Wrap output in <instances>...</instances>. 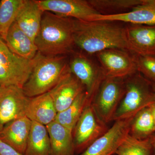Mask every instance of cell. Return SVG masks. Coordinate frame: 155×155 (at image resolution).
I'll return each instance as SVG.
<instances>
[{"instance_id":"9","label":"cell","mask_w":155,"mask_h":155,"mask_svg":"<svg viewBox=\"0 0 155 155\" xmlns=\"http://www.w3.org/2000/svg\"><path fill=\"white\" fill-rule=\"evenodd\" d=\"M96 54L106 77L125 78L138 72L135 55L126 50L108 49Z\"/></svg>"},{"instance_id":"28","label":"cell","mask_w":155,"mask_h":155,"mask_svg":"<svg viewBox=\"0 0 155 155\" xmlns=\"http://www.w3.org/2000/svg\"><path fill=\"white\" fill-rule=\"evenodd\" d=\"M0 155H24L0 140Z\"/></svg>"},{"instance_id":"29","label":"cell","mask_w":155,"mask_h":155,"mask_svg":"<svg viewBox=\"0 0 155 155\" xmlns=\"http://www.w3.org/2000/svg\"><path fill=\"white\" fill-rule=\"evenodd\" d=\"M149 107L151 113L152 115L155 126V103L152 104Z\"/></svg>"},{"instance_id":"10","label":"cell","mask_w":155,"mask_h":155,"mask_svg":"<svg viewBox=\"0 0 155 155\" xmlns=\"http://www.w3.org/2000/svg\"><path fill=\"white\" fill-rule=\"evenodd\" d=\"M44 12L84 21H94L101 15L85 0H38Z\"/></svg>"},{"instance_id":"22","label":"cell","mask_w":155,"mask_h":155,"mask_svg":"<svg viewBox=\"0 0 155 155\" xmlns=\"http://www.w3.org/2000/svg\"><path fill=\"white\" fill-rule=\"evenodd\" d=\"M90 104L91 103L85 91L77 97L69 107L58 113L55 121L72 132L84 109Z\"/></svg>"},{"instance_id":"11","label":"cell","mask_w":155,"mask_h":155,"mask_svg":"<svg viewBox=\"0 0 155 155\" xmlns=\"http://www.w3.org/2000/svg\"><path fill=\"white\" fill-rule=\"evenodd\" d=\"M29 99L22 88L0 86V132L9 122L25 116Z\"/></svg>"},{"instance_id":"26","label":"cell","mask_w":155,"mask_h":155,"mask_svg":"<svg viewBox=\"0 0 155 155\" xmlns=\"http://www.w3.org/2000/svg\"><path fill=\"white\" fill-rule=\"evenodd\" d=\"M94 8L101 12H117L116 14L126 13V11L141 4L143 0H90L88 1ZM109 14V15H110Z\"/></svg>"},{"instance_id":"14","label":"cell","mask_w":155,"mask_h":155,"mask_svg":"<svg viewBox=\"0 0 155 155\" xmlns=\"http://www.w3.org/2000/svg\"><path fill=\"white\" fill-rule=\"evenodd\" d=\"M85 91L80 81L70 71L48 92L58 113L69 107Z\"/></svg>"},{"instance_id":"8","label":"cell","mask_w":155,"mask_h":155,"mask_svg":"<svg viewBox=\"0 0 155 155\" xmlns=\"http://www.w3.org/2000/svg\"><path fill=\"white\" fill-rule=\"evenodd\" d=\"M72 54L69 62V69L84 87L89 100L92 103L105 76L101 66L85 55L74 52Z\"/></svg>"},{"instance_id":"23","label":"cell","mask_w":155,"mask_h":155,"mask_svg":"<svg viewBox=\"0 0 155 155\" xmlns=\"http://www.w3.org/2000/svg\"><path fill=\"white\" fill-rule=\"evenodd\" d=\"M155 132L154 122L149 107L143 108L132 118L129 133L132 137L146 139Z\"/></svg>"},{"instance_id":"4","label":"cell","mask_w":155,"mask_h":155,"mask_svg":"<svg viewBox=\"0 0 155 155\" xmlns=\"http://www.w3.org/2000/svg\"><path fill=\"white\" fill-rule=\"evenodd\" d=\"M155 103L152 83L137 72L125 78V93L113 121L132 118L143 108Z\"/></svg>"},{"instance_id":"1","label":"cell","mask_w":155,"mask_h":155,"mask_svg":"<svg viewBox=\"0 0 155 155\" xmlns=\"http://www.w3.org/2000/svg\"><path fill=\"white\" fill-rule=\"evenodd\" d=\"M73 29L75 46L89 54L111 48L129 51L125 28L114 22L73 19Z\"/></svg>"},{"instance_id":"16","label":"cell","mask_w":155,"mask_h":155,"mask_svg":"<svg viewBox=\"0 0 155 155\" xmlns=\"http://www.w3.org/2000/svg\"><path fill=\"white\" fill-rule=\"evenodd\" d=\"M31 123L25 116L14 119L0 132V140L24 155Z\"/></svg>"},{"instance_id":"19","label":"cell","mask_w":155,"mask_h":155,"mask_svg":"<svg viewBox=\"0 0 155 155\" xmlns=\"http://www.w3.org/2000/svg\"><path fill=\"white\" fill-rule=\"evenodd\" d=\"M11 51L22 58L32 60L38 52L33 41L14 22L11 25L5 40Z\"/></svg>"},{"instance_id":"33","label":"cell","mask_w":155,"mask_h":155,"mask_svg":"<svg viewBox=\"0 0 155 155\" xmlns=\"http://www.w3.org/2000/svg\"><path fill=\"white\" fill-rule=\"evenodd\" d=\"M0 86H1V85H0Z\"/></svg>"},{"instance_id":"18","label":"cell","mask_w":155,"mask_h":155,"mask_svg":"<svg viewBox=\"0 0 155 155\" xmlns=\"http://www.w3.org/2000/svg\"><path fill=\"white\" fill-rule=\"evenodd\" d=\"M44 12L37 0H25L15 20L20 29L33 41L39 31Z\"/></svg>"},{"instance_id":"21","label":"cell","mask_w":155,"mask_h":155,"mask_svg":"<svg viewBox=\"0 0 155 155\" xmlns=\"http://www.w3.org/2000/svg\"><path fill=\"white\" fill-rule=\"evenodd\" d=\"M49 135L46 126L32 121L24 155H50Z\"/></svg>"},{"instance_id":"12","label":"cell","mask_w":155,"mask_h":155,"mask_svg":"<svg viewBox=\"0 0 155 155\" xmlns=\"http://www.w3.org/2000/svg\"><path fill=\"white\" fill-rule=\"evenodd\" d=\"M133 118V117H132ZM132 118L115 121L105 134L79 155H113L129 134Z\"/></svg>"},{"instance_id":"27","label":"cell","mask_w":155,"mask_h":155,"mask_svg":"<svg viewBox=\"0 0 155 155\" xmlns=\"http://www.w3.org/2000/svg\"><path fill=\"white\" fill-rule=\"evenodd\" d=\"M137 72L150 81L155 82V56L135 54Z\"/></svg>"},{"instance_id":"31","label":"cell","mask_w":155,"mask_h":155,"mask_svg":"<svg viewBox=\"0 0 155 155\" xmlns=\"http://www.w3.org/2000/svg\"><path fill=\"white\" fill-rule=\"evenodd\" d=\"M152 87L153 91L155 94V82L154 83H152Z\"/></svg>"},{"instance_id":"17","label":"cell","mask_w":155,"mask_h":155,"mask_svg":"<svg viewBox=\"0 0 155 155\" xmlns=\"http://www.w3.org/2000/svg\"><path fill=\"white\" fill-rule=\"evenodd\" d=\"M58 113L52 98L47 92L29 98L25 116L31 121L47 126L55 121Z\"/></svg>"},{"instance_id":"25","label":"cell","mask_w":155,"mask_h":155,"mask_svg":"<svg viewBox=\"0 0 155 155\" xmlns=\"http://www.w3.org/2000/svg\"><path fill=\"white\" fill-rule=\"evenodd\" d=\"M116 155H155L150 138L137 139L128 134L116 150Z\"/></svg>"},{"instance_id":"2","label":"cell","mask_w":155,"mask_h":155,"mask_svg":"<svg viewBox=\"0 0 155 155\" xmlns=\"http://www.w3.org/2000/svg\"><path fill=\"white\" fill-rule=\"evenodd\" d=\"M35 43L39 52L48 56H66L74 52L73 19L45 11Z\"/></svg>"},{"instance_id":"13","label":"cell","mask_w":155,"mask_h":155,"mask_svg":"<svg viewBox=\"0 0 155 155\" xmlns=\"http://www.w3.org/2000/svg\"><path fill=\"white\" fill-rule=\"evenodd\" d=\"M125 28L129 50L140 56H155V25L130 24Z\"/></svg>"},{"instance_id":"7","label":"cell","mask_w":155,"mask_h":155,"mask_svg":"<svg viewBox=\"0 0 155 155\" xmlns=\"http://www.w3.org/2000/svg\"><path fill=\"white\" fill-rule=\"evenodd\" d=\"M109 129L97 115L92 104H89L72 131L75 153L80 154Z\"/></svg>"},{"instance_id":"3","label":"cell","mask_w":155,"mask_h":155,"mask_svg":"<svg viewBox=\"0 0 155 155\" xmlns=\"http://www.w3.org/2000/svg\"><path fill=\"white\" fill-rule=\"evenodd\" d=\"M32 71L22 90L28 97L48 92L70 72L67 56H48L38 52Z\"/></svg>"},{"instance_id":"5","label":"cell","mask_w":155,"mask_h":155,"mask_svg":"<svg viewBox=\"0 0 155 155\" xmlns=\"http://www.w3.org/2000/svg\"><path fill=\"white\" fill-rule=\"evenodd\" d=\"M33 59L28 60L14 54L0 36L1 86L13 85L23 88L32 71Z\"/></svg>"},{"instance_id":"24","label":"cell","mask_w":155,"mask_h":155,"mask_svg":"<svg viewBox=\"0 0 155 155\" xmlns=\"http://www.w3.org/2000/svg\"><path fill=\"white\" fill-rule=\"evenodd\" d=\"M24 2L25 0L0 1V36L5 41Z\"/></svg>"},{"instance_id":"6","label":"cell","mask_w":155,"mask_h":155,"mask_svg":"<svg viewBox=\"0 0 155 155\" xmlns=\"http://www.w3.org/2000/svg\"><path fill=\"white\" fill-rule=\"evenodd\" d=\"M125 78L105 77L91 104L99 117L106 124L113 121L125 91Z\"/></svg>"},{"instance_id":"30","label":"cell","mask_w":155,"mask_h":155,"mask_svg":"<svg viewBox=\"0 0 155 155\" xmlns=\"http://www.w3.org/2000/svg\"><path fill=\"white\" fill-rule=\"evenodd\" d=\"M150 139L153 147L155 153V132L150 137Z\"/></svg>"},{"instance_id":"32","label":"cell","mask_w":155,"mask_h":155,"mask_svg":"<svg viewBox=\"0 0 155 155\" xmlns=\"http://www.w3.org/2000/svg\"><path fill=\"white\" fill-rule=\"evenodd\" d=\"M116 155L115 154H114V155Z\"/></svg>"},{"instance_id":"20","label":"cell","mask_w":155,"mask_h":155,"mask_svg":"<svg viewBox=\"0 0 155 155\" xmlns=\"http://www.w3.org/2000/svg\"><path fill=\"white\" fill-rule=\"evenodd\" d=\"M49 135L50 155H74L72 131L54 121L47 125Z\"/></svg>"},{"instance_id":"15","label":"cell","mask_w":155,"mask_h":155,"mask_svg":"<svg viewBox=\"0 0 155 155\" xmlns=\"http://www.w3.org/2000/svg\"><path fill=\"white\" fill-rule=\"evenodd\" d=\"M95 21L122 22L130 24L155 25V0H143L130 11L114 15H101Z\"/></svg>"}]
</instances>
